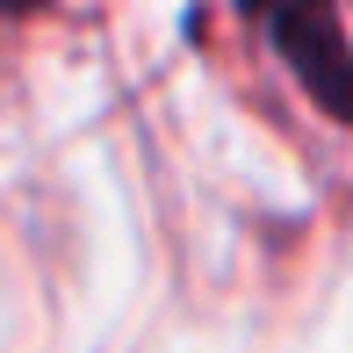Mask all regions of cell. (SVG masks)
<instances>
[{
	"label": "cell",
	"instance_id": "6da1fadb",
	"mask_svg": "<svg viewBox=\"0 0 353 353\" xmlns=\"http://www.w3.org/2000/svg\"><path fill=\"white\" fill-rule=\"evenodd\" d=\"M260 22L274 37L281 65L303 79V94L332 123H353V43L339 22V0H274Z\"/></svg>",
	"mask_w": 353,
	"mask_h": 353
},
{
	"label": "cell",
	"instance_id": "7a4b0ae2",
	"mask_svg": "<svg viewBox=\"0 0 353 353\" xmlns=\"http://www.w3.org/2000/svg\"><path fill=\"white\" fill-rule=\"evenodd\" d=\"M29 8H43V0H0V14H29Z\"/></svg>",
	"mask_w": 353,
	"mask_h": 353
},
{
	"label": "cell",
	"instance_id": "3957f363",
	"mask_svg": "<svg viewBox=\"0 0 353 353\" xmlns=\"http://www.w3.org/2000/svg\"><path fill=\"white\" fill-rule=\"evenodd\" d=\"M238 8H245V14H267V8H274V0H238Z\"/></svg>",
	"mask_w": 353,
	"mask_h": 353
}]
</instances>
